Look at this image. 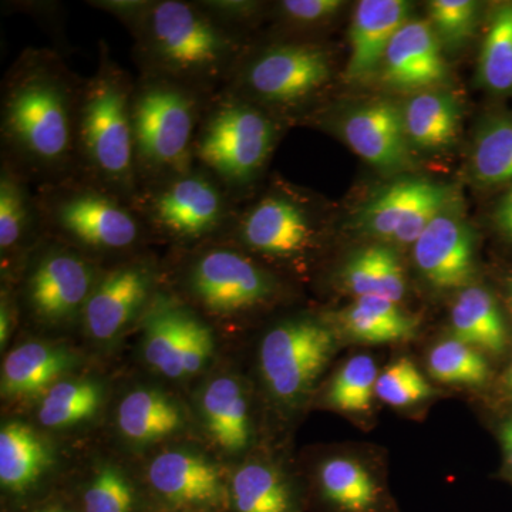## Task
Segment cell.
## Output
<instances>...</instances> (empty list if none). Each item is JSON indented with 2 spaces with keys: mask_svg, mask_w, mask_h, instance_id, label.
<instances>
[{
  "mask_svg": "<svg viewBox=\"0 0 512 512\" xmlns=\"http://www.w3.org/2000/svg\"><path fill=\"white\" fill-rule=\"evenodd\" d=\"M83 86L60 53L23 50L3 76L0 164L33 188L77 175Z\"/></svg>",
  "mask_w": 512,
  "mask_h": 512,
  "instance_id": "1",
  "label": "cell"
},
{
  "mask_svg": "<svg viewBox=\"0 0 512 512\" xmlns=\"http://www.w3.org/2000/svg\"><path fill=\"white\" fill-rule=\"evenodd\" d=\"M138 73L165 77L202 93L227 86L251 42L212 18L198 0H148L128 29Z\"/></svg>",
  "mask_w": 512,
  "mask_h": 512,
  "instance_id": "2",
  "label": "cell"
},
{
  "mask_svg": "<svg viewBox=\"0 0 512 512\" xmlns=\"http://www.w3.org/2000/svg\"><path fill=\"white\" fill-rule=\"evenodd\" d=\"M43 237L110 266L144 254L154 239L133 204L73 175L33 188Z\"/></svg>",
  "mask_w": 512,
  "mask_h": 512,
  "instance_id": "3",
  "label": "cell"
},
{
  "mask_svg": "<svg viewBox=\"0 0 512 512\" xmlns=\"http://www.w3.org/2000/svg\"><path fill=\"white\" fill-rule=\"evenodd\" d=\"M164 289L208 322L237 323L271 308L282 295L278 276L229 242L171 249Z\"/></svg>",
  "mask_w": 512,
  "mask_h": 512,
  "instance_id": "4",
  "label": "cell"
},
{
  "mask_svg": "<svg viewBox=\"0 0 512 512\" xmlns=\"http://www.w3.org/2000/svg\"><path fill=\"white\" fill-rule=\"evenodd\" d=\"M134 80L100 42L96 72L84 79L77 126V175L130 202L138 190L131 120Z\"/></svg>",
  "mask_w": 512,
  "mask_h": 512,
  "instance_id": "5",
  "label": "cell"
},
{
  "mask_svg": "<svg viewBox=\"0 0 512 512\" xmlns=\"http://www.w3.org/2000/svg\"><path fill=\"white\" fill-rule=\"evenodd\" d=\"M281 130V119L224 87L210 94L202 109L195 165L239 205L261 180Z\"/></svg>",
  "mask_w": 512,
  "mask_h": 512,
  "instance_id": "6",
  "label": "cell"
},
{
  "mask_svg": "<svg viewBox=\"0 0 512 512\" xmlns=\"http://www.w3.org/2000/svg\"><path fill=\"white\" fill-rule=\"evenodd\" d=\"M208 96L165 77L138 73L131 97L138 187L195 167L194 141Z\"/></svg>",
  "mask_w": 512,
  "mask_h": 512,
  "instance_id": "7",
  "label": "cell"
},
{
  "mask_svg": "<svg viewBox=\"0 0 512 512\" xmlns=\"http://www.w3.org/2000/svg\"><path fill=\"white\" fill-rule=\"evenodd\" d=\"M131 204L154 242L175 251L224 237L238 210L231 195L198 165L167 180L140 185Z\"/></svg>",
  "mask_w": 512,
  "mask_h": 512,
  "instance_id": "8",
  "label": "cell"
},
{
  "mask_svg": "<svg viewBox=\"0 0 512 512\" xmlns=\"http://www.w3.org/2000/svg\"><path fill=\"white\" fill-rule=\"evenodd\" d=\"M332 77L326 47L311 40L278 39L248 46L225 89L278 117L315 99Z\"/></svg>",
  "mask_w": 512,
  "mask_h": 512,
  "instance_id": "9",
  "label": "cell"
},
{
  "mask_svg": "<svg viewBox=\"0 0 512 512\" xmlns=\"http://www.w3.org/2000/svg\"><path fill=\"white\" fill-rule=\"evenodd\" d=\"M106 268L76 249L43 238L16 285L20 308L40 328L82 323L86 303Z\"/></svg>",
  "mask_w": 512,
  "mask_h": 512,
  "instance_id": "10",
  "label": "cell"
},
{
  "mask_svg": "<svg viewBox=\"0 0 512 512\" xmlns=\"http://www.w3.org/2000/svg\"><path fill=\"white\" fill-rule=\"evenodd\" d=\"M338 345L325 319L298 316L269 328L259 343L258 363L266 392L278 406H301L318 384Z\"/></svg>",
  "mask_w": 512,
  "mask_h": 512,
  "instance_id": "11",
  "label": "cell"
},
{
  "mask_svg": "<svg viewBox=\"0 0 512 512\" xmlns=\"http://www.w3.org/2000/svg\"><path fill=\"white\" fill-rule=\"evenodd\" d=\"M319 227L311 204L285 187L242 202L221 241L261 262L299 266L318 245Z\"/></svg>",
  "mask_w": 512,
  "mask_h": 512,
  "instance_id": "12",
  "label": "cell"
},
{
  "mask_svg": "<svg viewBox=\"0 0 512 512\" xmlns=\"http://www.w3.org/2000/svg\"><path fill=\"white\" fill-rule=\"evenodd\" d=\"M163 288V265L148 252L107 266L86 303L80 325L94 342H113L143 320Z\"/></svg>",
  "mask_w": 512,
  "mask_h": 512,
  "instance_id": "13",
  "label": "cell"
},
{
  "mask_svg": "<svg viewBox=\"0 0 512 512\" xmlns=\"http://www.w3.org/2000/svg\"><path fill=\"white\" fill-rule=\"evenodd\" d=\"M451 200L447 185L427 178H400L379 188L362 205L355 227L380 244L413 245Z\"/></svg>",
  "mask_w": 512,
  "mask_h": 512,
  "instance_id": "14",
  "label": "cell"
},
{
  "mask_svg": "<svg viewBox=\"0 0 512 512\" xmlns=\"http://www.w3.org/2000/svg\"><path fill=\"white\" fill-rule=\"evenodd\" d=\"M147 485L165 512H229V474L195 448H167L151 458Z\"/></svg>",
  "mask_w": 512,
  "mask_h": 512,
  "instance_id": "15",
  "label": "cell"
},
{
  "mask_svg": "<svg viewBox=\"0 0 512 512\" xmlns=\"http://www.w3.org/2000/svg\"><path fill=\"white\" fill-rule=\"evenodd\" d=\"M308 504L315 512H399L382 471L352 451L320 458Z\"/></svg>",
  "mask_w": 512,
  "mask_h": 512,
  "instance_id": "16",
  "label": "cell"
},
{
  "mask_svg": "<svg viewBox=\"0 0 512 512\" xmlns=\"http://www.w3.org/2000/svg\"><path fill=\"white\" fill-rule=\"evenodd\" d=\"M476 258V235L451 205L413 244L414 264L421 276L440 291L470 286L476 275Z\"/></svg>",
  "mask_w": 512,
  "mask_h": 512,
  "instance_id": "17",
  "label": "cell"
},
{
  "mask_svg": "<svg viewBox=\"0 0 512 512\" xmlns=\"http://www.w3.org/2000/svg\"><path fill=\"white\" fill-rule=\"evenodd\" d=\"M201 429L211 446L224 457H239L254 439L251 402L241 377L220 373L197 394Z\"/></svg>",
  "mask_w": 512,
  "mask_h": 512,
  "instance_id": "18",
  "label": "cell"
},
{
  "mask_svg": "<svg viewBox=\"0 0 512 512\" xmlns=\"http://www.w3.org/2000/svg\"><path fill=\"white\" fill-rule=\"evenodd\" d=\"M382 80L390 89L420 93L447 79L443 45L426 20H409L394 35L387 47Z\"/></svg>",
  "mask_w": 512,
  "mask_h": 512,
  "instance_id": "19",
  "label": "cell"
},
{
  "mask_svg": "<svg viewBox=\"0 0 512 512\" xmlns=\"http://www.w3.org/2000/svg\"><path fill=\"white\" fill-rule=\"evenodd\" d=\"M340 133L357 156L379 170L400 171L412 163L402 110L392 101H373L350 111Z\"/></svg>",
  "mask_w": 512,
  "mask_h": 512,
  "instance_id": "20",
  "label": "cell"
},
{
  "mask_svg": "<svg viewBox=\"0 0 512 512\" xmlns=\"http://www.w3.org/2000/svg\"><path fill=\"white\" fill-rule=\"evenodd\" d=\"M43 237L32 185L0 164L2 282L18 285L28 258Z\"/></svg>",
  "mask_w": 512,
  "mask_h": 512,
  "instance_id": "21",
  "label": "cell"
},
{
  "mask_svg": "<svg viewBox=\"0 0 512 512\" xmlns=\"http://www.w3.org/2000/svg\"><path fill=\"white\" fill-rule=\"evenodd\" d=\"M410 5L404 0H362L349 29L350 56L343 79L359 83L380 72L387 47L404 23Z\"/></svg>",
  "mask_w": 512,
  "mask_h": 512,
  "instance_id": "22",
  "label": "cell"
},
{
  "mask_svg": "<svg viewBox=\"0 0 512 512\" xmlns=\"http://www.w3.org/2000/svg\"><path fill=\"white\" fill-rule=\"evenodd\" d=\"M79 363L69 346L49 340H26L2 363V397L12 402L40 399Z\"/></svg>",
  "mask_w": 512,
  "mask_h": 512,
  "instance_id": "23",
  "label": "cell"
},
{
  "mask_svg": "<svg viewBox=\"0 0 512 512\" xmlns=\"http://www.w3.org/2000/svg\"><path fill=\"white\" fill-rule=\"evenodd\" d=\"M195 311L163 288L143 318V356L158 375L185 379L184 352Z\"/></svg>",
  "mask_w": 512,
  "mask_h": 512,
  "instance_id": "24",
  "label": "cell"
},
{
  "mask_svg": "<svg viewBox=\"0 0 512 512\" xmlns=\"http://www.w3.org/2000/svg\"><path fill=\"white\" fill-rule=\"evenodd\" d=\"M303 497L274 461L249 458L229 473V512H303Z\"/></svg>",
  "mask_w": 512,
  "mask_h": 512,
  "instance_id": "25",
  "label": "cell"
},
{
  "mask_svg": "<svg viewBox=\"0 0 512 512\" xmlns=\"http://www.w3.org/2000/svg\"><path fill=\"white\" fill-rule=\"evenodd\" d=\"M116 427L131 446H156L184 430L185 413L164 390L137 387L117 404Z\"/></svg>",
  "mask_w": 512,
  "mask_h": 512,
  "instance_id": "26",
  "label": "cell"
},
{
  "mask_svg": "<svg viewBox=\"0 0 512 512\" xmlns=\"http://www.w3.org/2000/svg\"><path fill=\"white\" fill-rule=\"evenodd\" d=\"M55 464L49 441L30 424L8 420L0 430V484L15 497L29 494Z\"/></svg>",
  "mask_w": 512,
  "mask_h": 512,
  "instance_id": "27",
  "label": "cell"
},
{
  "mask_svg": "<svg viewBox=\"0 0 512 512\" xmlns=\"http://www.w3.org/2000/svg\"><path fill=\"white\" fill-rule=\"evenodd\" d=\"M326 322L338 335L365 345L400 343L412 340L420 320L389 299L365 296L330 313Z\"/></svg>",
  "mask_w": 512,
  "mask_h": 512,
  "instance_id": "28",
  "label": "cell"
},
{
  "mask_svg": "<svg viewBox=\"0 0 512 512\" xmlns=\"http://www.w3.org/2000/svg\"><path fill=\"white\" fill-rule=\"evenodd\" d=\"M338 278L356 298L376 296L399 303L407 292L402 261L386 244L357 249L340 266Z\"/></svg>",
  "mask_w": 512,
  "mask_h": 512,
  "instance_id": "29",
  "label": "cell"
},
{
  "mask_svg": "<svg viewBox=\"0 0 512 512\" xmlns=\"http://www.w3.org/2000/svg\"><path fill=\"white\" fill-rule=\"evenodd\" d=\"M451 326L454 338L480 352L500 355L507 346L503 313L491 292L481 286L461 289L451 309Z\"/></svg>",
  "mask_w": 512,
  "mask_h": 512,
  "instance_id": "30",
  "label": "cell"
},
{
  "mask_svg": "<svg viewBox=\"0 0 512 512\" xmlns=\"http://www.w3.org/2000/svg\"><path fill=\"white\" fill-rule=\"evenodd\" d=\"M400 110L407 138L414 146L441 150L456 141L461 110L451 94L437 90L416 93Z\"/></svg>",
  "mask_w": 512,
  "mask_h": 512,
  "instance_id": "31",
  "label": "cell"
},
{
  "mask_svg": "<svg viewBox=\"0 0 512 512\" xmlns=\"http://www.w3.org/2000/svg\"><path fill=\"white\" fill-rule=\"evenodd\" d=\"M104 403L103 383L90 377H66L39 399L37 421L47 430L63 431L96 419Z\"/></svg>",
  "mask_w": 512,
  "mask_h": 512,
  "instance_id": "32",
  "label": "cell"
},
{
  "mask_svg": "<svg viewBox=\"0 0 512 512\" xmlns=\"http://www.w3.org/2000/svg\"><path fill=\"white\" fill-rule=\"evenodd\" d=\"M80 512H143V498L123 467L100 461L84 481Z\"/></svg>",
  "mask_w": 512,
  "mask_h": 512,
  "instance_id": "33",
  "label": "cell"
},
{
  "mask_svg": "<svg viewBox=\"0 0 512 512\" xmlns=\"http://www.w3.org/2000/svg\"><path fill=\"white\" fill-rule=\"evenodd\" d=\"M379 373L372 356L350 357L339 367L323 390V406L345 414L369 413L376 397Z\"/></svg>",
  "mask_w": 512,
  "mask_h": 512,
  "instance_id": "34",
  "label": "cell"
},
{
  "mask_svg": "<svg viewBox=\"0 0 512 512\" xmlns=\"http://www.w3.org/2000/svg\"><path fill=\"white\" fill-rule=\"evenodd\" d=\"M477 79L493 93L512 92V2L498 6L485 33Z\"/></svg>",
  "mask_w": 512,
  "mask_h": 512,
  "instance_id": "35",
  "label": "cell"
},
{
  "mask_svg": "<svg viewBox=\"0 0 512 512\" xmlns=\"http://www.w3.org/2000/svg\"><path fill=\"white\" fill-rule=\"evenodd\" d=\"M471 177L481 185L512 183V120L493 119L478 131L470 157Z\"/></svg>",
  "mask_w": 512,
  "mask_h": 512,
  "instance_id": "36",
  "label": "cell"
},
{
  "mask_svg": "<svg viewBox=\"0 0 512 512\" xmlns=\"http://www.w3.org/2000/svg\"><path fill=\"white\" fill-rule=\"evenodd\" d=\"M430 376L448 386H483L490 377V366L483 352L456 338L441 340L427 357Z\"/></svg>",
  "mask_w": 512,
  "mask_h": 512,
  "instance_id": "37",
  "label": "cell"
},
{
  "mask_svg": "<svg viewBox=\"0 0 512 512\" xmlns=\"http://www.w3.org/2000/svg\"><path fill=\"white\" fill-rule=\"evenodd\" d=\"M436 394L419 367L407 357L394 360L377 377L375 396L380 402L396 409L414 406Z\"/></svg>",
  "mask_w": 512,
  "mask_h": 512,
  "instance_id": "38",
  "label": "cell"
},
{
  "mask_svg": "<svg viewBox=\"0 0 512 512\" xmlns=\"http://www.w3.org/2000/svg\"><path fill=\"white\" fill-rule=\"evenodd\" d=\"M429 23L441 45L458 49L473 36L478 3L471 0H434L429 5Z\"/></svg>",
  "mask_w": 512,
  "mask_h": 512,
  "instance_id": "39",
  "label": "cell"
},
{
  "mask_svg": "<svg viewBox=\"0 0 512 512\" xmlns=\"http://www.w3.org/2000/svg\"><path fill=\"white\" fill-rule=\"evenodd\" d=\"M343 5L340 0H282L274 6L275 18L291 29L319 28L335 18Z\"/></svg>",
  "mask_w": 512,
  "mask_h": 512,
  "instance_id": "40",
  "label": "cell"
},
{
  "mask_svg": "<svg viewBox=\"0 0 512 512\" xmlns=\"http://www.w3.org/2000/svg\"><path fill=\"white\" fill-rule=\"evenodd\" d=\"M198 2L212 18L251 43L249 30L259 18H262L266 8L264 3L251 2V0H198Z\"/></svg>",
  "mask_w": 512,
  "mask_h": 512,
  "instance_id": "41",
  "label": "cell"
},
{
  "mask_svg": "<svg viewBox=\"0 0 512 512\" xmlns=\"http://www.w3.org/2000/svg\"><path fill=\"white\" fill-rule=\"evenodd\" d=\"M148 0H89L87 5L114 16L127 30L137 22Z\"/></svg>",
  "mask_w": 512,
  "mask_h": 512,
  "instance_id": "42",
  "label": "cell"
},
{
  "mask_svg": "<svg viewBox=\"0 0 512 512\" xmlns=\"http://www.w3.org/2000/svg\"><path fill=\"white\" fill-rule=\"evenodd\" d=\"M493 220L498 231L512 242V187L498 201Z\"/></svg>",
  "mask_w": 512,
  "mask_h": 512,
  "instance_id": "43",
  "label": "cell"
},
{
  "mask_svg": "<svg viewBox=\"0 0 512 512\" xmlns=\"http://www.w3.org/2000/svg\"><path fill=\"white\" fill-rule=\"evenodd\" d=\"M501 443H503L505 458L512 471V419L505 421L501 427Z\"/></svg>",
  "mask_w": 512,
  "mask_h": 512,
  "instance_id": "44",
  "label": "cell"
},
{
  "mask_svg": "<svg viewBox=\"0 0 512 512\" xmlns=\"http://www.w3.org/2000/svg\"><path fill=\"white\" fill-rule=\"evenodd\" d=\"M32 512H77L74 508L64 501H49V503L39 505Z\"/></svg>",
  "mask_w": 512,
  "mask_h": 512,
  "instance_id": "45",
  "label": "cell"
},
{
  "mask_svg": "<svg viewBox=\"0 0 512 512\" xmlns=\"http://www.w3.org/2000/svg\"><path fill=\"white\" fill-rule=\"evenodd\" d=\"M504 384L505 387H507L508 393L512 396V362L510 367L507 369V373H505Z\"/></svg>",
  "mask_w": 512,
  "mask_h": 512,
  "instance_id": "46",
  "label": "cell"
},
{
  "mask_svg": "<svg viewBox=\"0 0 512 512\" xmlns=\"http://www.w3.org/2000/svg\"><path fill=\"white\" fill-rule=\"evenodd\" d=\"M508 301H510L511 311H512V279L510 284H508Z\"/></svg>",
  "mask_w": 512,
  "mask_h": 512,
  "instance_id": "47",
  "label": "cell"
}]
</instances>
